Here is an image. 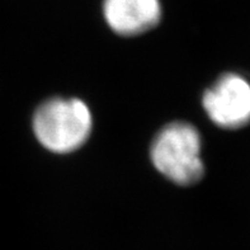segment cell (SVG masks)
<instances>
[{
  "mask_svg": "<svg viewBox=\"0 0 250 250\" xmlns=\"http://www.w3.org/2000/svg\"><path fill=\"white\" fill-rule=\"evenodd\" d=\"M92 113L76 98H54L44 102L33 117L38 141L52 152L66 154L83 146L90 136Z\"/></svg>",
  "mask_w": 250,
  "mask_h": 250,
  "instance_id": "cell-1",
  "label": "cell"
},
{
  "mask_svg": "<svg viewBox=\"0 0 250 250\" xmlns=\"http://www.w3.org/2000/svg\"><path fill=\"white\" fill-rule=\"evenodd\" d=\"M151 160L163 175L181 186L202 179L205 165L201 158V136L186 122L165 126L152 141Z\"/></svg>",
  "mask_w": 250,
  "mask_h": 250,
  "instance_id": "cell-2",
  "label": "cell"
},
{
  "mask_svg": "<svg viewBox=\"0 0 250 250\" xmlns=\"http://www.w3.org/2000/svg\"><path fill=\"white\" fill-rule=\"evenodd\" d=\"M203 108L213 124L238 130L250 122V84L239 74L220 76L203 94Z\"/></svg>",
  "mask_w": 250,
  "mask_h": 250,
  "instance_id": "cell-3",
  "label": "cell"
},
{
  "mask_svg": "<svg viewBox=\"0 0 250 250\" xmlns=\"http://www.w3.org/2000/svg\"><path fill=\"white\" fill-rule=\"evenodd\" d=\"M108 25L121 36H137L154 28L162 18L159 0H104Z\"/></svg>",
  "mask_w": 250,
  "mask_h": 250,
  "instance_id": "cell-4",
  "label": "cell"
}]
</instances>
